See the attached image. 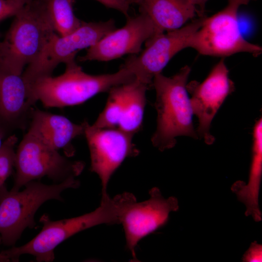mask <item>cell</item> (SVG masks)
Segmentation results:
<instances>
[{"mask_svg": "<svg viewBox=\"0 0 262 262\" xmlns=\"http://www.w3.org/2000/svg\"><path fill=\"white\" fill-rule=\"evenodd\" d=\"M65 65L62 74L39 79L29 87L28 100L32 106L38 101L48 108L79 105L99 93L109 92L135 79L123 66L112 74L93 75L84 72L75 61Z\"/></svg>", "mask_w": 262, "mask_h": 262, "instance_id": "1", "label": "cell"}, {"mask_svg": "<svg viewBox=\"0 0 262 262\" xmlns=\"http://www.w3.org/2000/svg\"><path fill=\"white\" fill-rule=\"evenodd\" d=\"M126 202L121 194L111 198L102 196L100 205L94 211L82 215L60 220H51L44 214L40 218L42 229L33 239L20 246L2 251L9 261L17 262L23 254L34 256L38 262L54 260V250L61 243L82 230L96 226L120 224Z\"/></svg>", "mask_w": 262, "mask_h": 262, "instance_id": "2", "label": "cell"}, {"mask_svg": "<svg viewBox=\"0 0 262 262\" xmlns=\"http://www.w3.org/2000/svg\"><path fill=\"white\" fill-rule=\"evenodd\" d=\"M190 71L191 68L185 66L173 76L166 77L161 73L153 79L152 85L156 94L155 107L157 124L151 142L161 151L174 147L178 136L198 138L186 89Z\"/></svg>", "mask_w": 262, "mask_h": 262, "instance_id": "3", "label": "cell"}, {"mask_svg": "<svg viewBox=\"0 0 262 262\" xmlns=\"http://www.w3.org/2000/svg\"><path fill=\"white\" fill-rule=\"evenodd\" d=\"M14 17L0 42V62L22 74L56 33L41 0L26 3Z\"/></svg>", "mask_w": 262, "mask_h": 262, "instance_id": "4", "label": "cell"}, {"mask_svg": "<svg viewBox=\"0 0 262 262\" xmlns=\"http://www.w3.org/2000/svg\"><path fill=\"white\" fill-rule=\"evenodd\" d=\"M80 182L70 178L51 185L33 180L21 191L0 190V236L1 243L14 246L23 231L35 228L34 218L38 208L50 199L63 201L61 193L69 188H77Z\"/></svg>", "mask_w": 262, "mask_h": 262, "instance_id": "5", "label": "cell"}, {"mask_svg": "<svg viewBox=\"0 0 262 262\" xmlns=\"http://www.w3.org/2000/svg\"><path fill=\"white\" fill-rule=\"evenodd\" d=\"M68 158L28 131L16 150L14 183L11 190L19 191L28 182L45 176L54 183L76 178L82 172L84 164Z\"/></svg>", "mask_w": 262, "mask_h": 262, "instance_id": "6", "label": "cell"}, {"mask_svg": "<svg viewBox=\"0 0 262 262\" xmlns=\"http://www.w3.org/2000/svg\"><path fill=\"white\" fill-rule=\"evenodd\" d=\"M228 0L224 9L204 18L201 26L189 39L187 48L202 55L223 58L240 52L260 55L262 47L245 39L239 28L238 11L246 3L243 0Z\"/></svg>", "mask_w": 262, "mask_h": 262, "instance_id": "7", "label": "cell"}, {"mask_svg": "<svg viewBox=\"0 0 262 262\" xmlns=\"http://www.w3.org/2000/svg\"><path fill=\"white\" fill-rule=\"evenodd\" d=\"M115 29V21L111 18L106 21H82L76 30L65 36L55 33L23 72L27 89L38 80L52 76L60 64L75 61L79 51L89 48Z\"/></svg>", "mask_w": 262, "mask_h": 262, "instance_id": "8", "label": "cell"}, {"mask_svg": "<svg viewBox=\"0 0 262 262\" xmlns=\"http://www.w3.org/2000/svg\"><path fill=\"white\" fill-rule=\"evenodd\" d=\"M202 16L182 27L155 35L146 43V48L138 56L132 55L122 65L129 69L135 79L148 86L154 77L177 53L187 48L190 36L201 26Z\"/></svg>", "mask_w": 262, "mask_h": 262, "instance_id": "9", "label": "cell"}, {"mask_svg": "<svg viewBox=\"0 0 262 262\" xmlns=\"http://www.w3.org/2000/svg\"><path fill=\"white\" fill-rule=\"evenodd\" d=\"M85 136L90 154L91 171L99 177L102 196L107 195L109 181L124 160L139 154L133 136L118 128H98L85 120Z\"/></svg>", "mask_w": 262, "mask_h": 262, "instance_id": "10", "label": "cell"}, {"mask_svg": "<svg viewBox=\"0 0 262 262\" xmlns=\"http://www.w3.org/2000/svg\"><path fill=\"white\" fill-rule=\"evenodd\" d=\"M229 72L222 58L202 82L192 81L186 84L193 114L198 120L196 132L208 145L215 140L210 132L212 121L227 97L235 89Z\"/></svg>", "mask_w": 262, "mask_h": 262, "instance_id": "11", "label": "cell"}, {"mask_svg": "<svg viewBox=\"0 0 262 262\" xmlns=\"http://www.w3.org/2000/svg\"><path fill=\"white\" fill-rule=\"evenodd\" d=\"M149 194V198L145 201L132 202L121 219L126 246L135 262L137 260L135 248L140 241L165 224L170 213L179 209L177 198L164 197L158 188H152Z\"/></svg>", "mask_w": 262, "mask_h": 262, "instance_id": "12", "label": "cell"}, {"mask_svg": "<svg viewBox=\"0 0 262 262\" xmlns=\"http://www.w3.org/2000/svg\"><path fill=\"white\" fill-rule=\"evenodd\" d=\"M122 28L110 32L88 48L86 54L79 57L80 62H106L126 54L135 55L142 51V46L160 33L149 17L144 13L127 17Z\"/></svg>", "mask_w": 262, "mask_h": 262, "instance_id": "13", "label": "cell"}, {"mask_svg": "<svg viewBox=\"0 0 262 262\" xmlns=\"http://www.w3.org/2000/svg\"><path fill=\"white\" fill-rule=\"evenodd\" d=\"M22 74L0 63V130L6 137L27 128L31 120L33 107Z\"/></svg>", "mask_w": 262, "mask_h": 262, "instance_id": "14", "label": "cell"}, {"mask_svg": "<svg viewBox=\"0 0 262 262\" xmlns=\"http://www.w3.org/2000/svg\"><path fill=\"white\" fill-rule=\"evenodd\" d=\"M53 148L62 149L65 155H74L73 140L84 135V125L76 124L66 117L33 108L28 130Z\"/></svg>", "mask_w": 262, "mask_h": 262, "instance_id": "15", "label": "cell"}, {"mask_svg": "<svg viewBox=\"0 0 262 262\" xmlns=\"http://www.w3.org/2000/svg\"><path fill=\"white\" fill-rule=\"evenodd\" d=\"M252 161L248 183L235 182L231 187L238 199L246 207L245 214L251 216L256 222L262 220L259 196L262 176V120L255 123L253 131Z\"/></svg>", "mask_w": 262, "mask_h": 262, "instance_id": "16", "label": "cell"}, {"mask_svg": "<svg viewBox=\"0 0 262 262\" xmlns=\"http://www.w3.org/2000/svg\"><path fill=\"white\" fill-rule=\"evenodd\" d=\"M139 5L140 13L149 17L160 33L178 29L199 16L195 6L181 0H142Z\"/></svg>", "mask_w": 262, "mask_h": 262, "instance_id": "17", "label": "cell"}, {"mask_svg": "<svg viewBox=\"0 0 262 262\" xmlns=\"http://www.w3.org/2000/svg\"><path fill=\"white\" fill-rule=\"evenodd\" d=\"M148 87L136 79L126 83V99L118 129L133 136L142 128Z\"/></svg>", "mask_w": 262, "mask_h": 262, "instance_id": "18", "label": "cell"}, {"mask_svg": "<svg viewBox=\"0 0 262 262\" xmlns=\"http://www.w3.org/2000/svg\"><path fill=\"white\" fill-rule=\"evenodd\" d=\"M75 0H41L53 28L60 36L76 30L82 21L75 15L73 4Z\"/></svg>", "mask_w": 262, "mask_h": 262, "instance_id": "19", "label": "cell"}, {"mask_svg": "<svg viewBox=\"0 0 262 262\" xmlns=\"http://www.w3.org/2000/svg\"><path fill=\"white\" fill-rule=\"evenodd\" d=\"M126 83L115 86L109 91L106 106L93 126L98 128H117L124 107Z\"/></svg>", "mask_w": 262, "mask_h": 262, "instance_id": "20", "label": "cell"}, {"mask_svg": "<svg viewBox=\"0 0 262 262\" xmlns=\"http://www.w3.org/2000/svg\"><path fill=\"white\" fill-rule=\"evenodd\" d=\"M17 138L11 134L3 141L0 147V190L5 187V182L15 168V147Z\"/></svg>", "mask_w": 262, "mask_h": 262, "instance_id": "21", "label": "cell"}, {"mask_svg": "<svg viewBox=\"0 0 262 262\" xmlns=\"http://www.w3.org/2000/svg\"><path fill=\"white\" fill-rule=\"evenodd\" d=\"M25 4L20 0H0V21L14 16Z\"/></svg>", "mask_w": 262, "mask_h": 262, "instance_id": "22", "label": "cell"}, {"mask_svg": "<svg viewBox=\"0 0 262 262\" xmlns=\"http://www.w3.org/2000/svg\"><path fill=\"white\" fill-rule=\"evenodd\" d=\"M262 246L255 241L253 242L243 257V261L258 262L262 261Z\"/></svg>", "mask_w": 262, "mask_h": 262, "instance_id": "23", "label": "cell"}, {"mask_svg": "<svg viewBox=\"0 0 262 262\" xmlns=\"http://www.w3.org/2000/svg\"><path fill=\"white\" fill-rule=\"evenodd\" d=\"M106 7L116 10L124 14L127 17L129 16L130 4L124 0H95Z\"/></svg>", "mask_w": 262, "mask_h": 262, "instance_id": "24", "label": "cell"}, {"mask_svg": "<svg viewBox=\"0 0 262 262\" xmlns=\"http://www.w3.org/2000/svg\"><path fill=\"white\" fill-rule=\"evenodd\" d=\"M183 1L195 6L198 10L200 17L204 16V11L206 3L209 0H181ZM247 4L255 0H243Z\"/></svg>", "mask_w": 262, "mask_h": 262, "instance_id": "25", "label": "cell"}, {"mask_svg": "<svg viewBox=\"0 0 262 262\" xmlns=\"http://www.w3.org/2000/svg\"><path fill=\"white\" fill-rule=\"evenodd\" d=\"M1 244V239L0 236V245ZM10 262L8 258L4 255L2 252H0V262Z\"/></svg>", "mask_w": 262, "mask_h": 262, "instance_id": "26", "label": "cell"}, {"mask_svg": "<svg viewBox=\"0 0 262 262\" xmlns=\"http://www.w3.org/2000/svg\"><path fill=\"white\" fill-rule=\"evenodd\" d=\"M125 0L130 4H132V3H135L139 5V4L140 3L142 0Z\"/></svg>", "mask_w": 262, "mask_h": 262, "instance_id": "27", "label": "cell"}, {"mask_svg": "<svg viewBox=\"0 0 262 262\" xmlns=\"http://www.w3.org/2000/svg\"><path fill=\"white\" fill-rule=\"evenodd\" d=\"M5 137V135L4 133L1 131L0 130V147H1L3 142V139Z\"/></svg>", "mask_w": 262, "mask_h": 262, "instance_id": "28", "label": "cell"}, {"mask_svg": "<svg viewBox=\"0 0 262 262\" xmlns=\"http://www.w3.org/2000/svg\"><path fill=\"white\" fill-rule=\"evenodd\" d=\"M20 0L23 1L24 3L26 4L32 1L33 0Z\"/></svg>", "mask_w": 262, "mask_h": 262, "instance_id": "29", "label": "cell"}]
</instances>
